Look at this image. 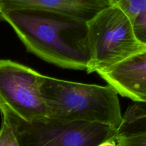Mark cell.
I'll list each match as a JSON object with an SVG mask.
<instances>
[{"label":"cell","mask_w":146,"mask_h":146,"mask_svg":"<svg viewBox=\"0 0 146 146\" xmlns=\"http://www.w3.org/2000/svg\"><path fill=\"white\" fill-rule=\"evenodd\" d=\"M115 4L130 19L138 41L146 46V0H118Z\"/></svg>","instance_id":"cell-8"},{"label":"cell","mask_w":146,"mask_h":146,"mask_svg":"<svg viewBox=\"0 0 146 146\" xmlns=\"http://www.w3.org/2000/svg\"><path fill=\"white\" fill-rule=\"evenodd\" d=\"M115 139L120 146H146V121L123 120Z\"/></svg>","instance_id":"cell-9"},{"label":"cell","mask_w":146,"mask_h":146,"mask_svg":"<svg viewBox=\"0 0 146 146\" xmlns=\"http://www.w3.org/2000/svg\"><path fill=\"white\" fill-rule=\"evenodd\" d=\"M90 51L88 74L105 71L146 48L138 41L132 24L115 4L87 22Z\"/></svg>","instance_id":"cell-3"},{"label":"cell","mask_w":146,"mask_h":146,"mask_svg":"<svg viewBox=\"0 0 146 146\" xmlns=\"http://www.w3.org/2000/svg\"><path fill=\"white\" fill-rule=\"evenodd\" d=\"M98 74L122 96L146 104V48Z\"/></svg>","instance_id":"cell-6"},{"label":"cell","mask_w":146,"mask_h":146,"mask_svg":"<svg viewBox=\"0 0 146 146\" xmlns=\"http://www.w3.org/2000/svg\"><path fill=\"white\" fill-rule=\"evenodd\" d=\"M2 11L36 10L54 13L88 22L113 4L111 0H2Z\"/></svg>","instance_id":"cell-7"},{"label":"cell","mask_w":146,"mask_h":146,"mask_svg":"<svg viewBox=\"0 0 146 146\" xmlns=\"http://www.w3.org/2000/svg\"><path fill=\"white\" fill-rule=\"evenodd\" d=\"M3 9V1L2 0H0V13Z\"/></svg>","instance_id":"cell-13"},{"label":"cell","mask_w":146,"mask_h":146,"mask_svg":"<svg viewBox=\"0 0 146 146\" xmlns=\"http://www.w3.org/2000/svg\"><path fill=\"white\" fill-rule=\"evenodd\" d=\"M98 146H120V145H118L116 140L115 139V136H114L113 137V138H111V139L104 141V143H101Z\"/></svg>","instance_id":"cell-12"},{"label":"cell","mask_w":146,"mask_h":146,"mask_svg":"<svg viewBox=\"0 0 146 146\" xmlns=\"http://www.w3.org/2000/svg\"><path fill=\"white\" fill-rule=\"evenodd\" d=\"M12 128L20 146H98L114 137L117 130L84 121L62 123L47 118L26 121L1 111Z\"/></svg>","instance_id":"cell-4"},{"label":"cell","mask_w":146,"mask_h":146,"mask_svg":"<svg viewBox=\"0 0 146 146\" xmlns=\"http://www.w3.org/2000/svg\"><path fill=\"white\" fill-rule=\"evenodd\" d=\"M111 1H113V4H115V3L116 2V1H118V0H111Z\"/></svg>","instance_id":"cell-14"},{"label":"cell","mask_w":146,"mask_h":146,"mask_svg":"<svg viewBox=\"0 0 146 146\" xmlns=\"http://www.w3.org/2000/svg\"><path fill=\"white\" fill-rule=\"evenodd\" d=\"M125 121H146L145 103L133 102L123 115Z\"/></svg>","instance_id":"cell-11"},{"label":"cell","mask_w":146,"mask_h":146,"mask_svg":"<svg viewBox=\"0 0 146 146\" xmlns=\"http://www.w3.org/2000/svg\"><path fill=\"white\" fill-rule=\"evenodd\" d=\"M0 146H20L9 123L3 115L0 128Z\"/></svg>","instance_id":"cell-10"},{"label":"cell","mask_w":146,"mask_h":146,"mask_svg":"<svg viewBox=\"0 0 146 146\" xmlns=\"http://www.w3.org/2000/svg\"><path fill=\"white\" fill-rule=\"evenodd\" d=\"M29 51L64 68L88 69L90 51L87 22L36 10L1 11Z\"/></svg>","instance_id":"cell-1"},{"label":"cell","mask_w":146,"mask_h":146,"mask_svg":"<svg viewBox=\"0 0 146 146\" xmlns=\"http://www.w3.org/2000/svg\"><path fill=\"white\" fill-rule=\"evenodd\" d=\"M40 91L51 119L89 122L115 130L122 123L118 94L110 85L82 84L42 75Z\"/></svg>","instance_id":"cell-2"},{"label":"cell","mask_w":146,"mask_h":146,"mask_svg":"<svg viewBox=\"0 0 146 146\" xmlns=\"http://www.w3.org/2000/svg\"><path fill=\"white\" fill-rule=\"evenodd\" d=\"M41 76L27 66L0 59V112L7 111L29 122L48 118L40 91Z\"/></svg>","instance_id":"cell-5"}]
</instances>
